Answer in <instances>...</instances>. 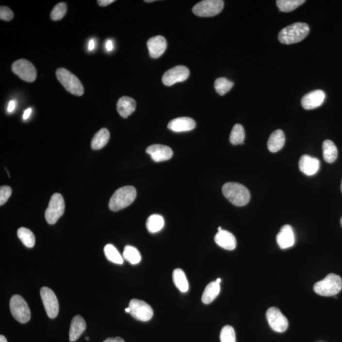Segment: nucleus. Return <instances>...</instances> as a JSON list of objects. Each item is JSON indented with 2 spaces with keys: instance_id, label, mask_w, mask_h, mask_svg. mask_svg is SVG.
Instances as JSON below:
<instances>
[{
  "instance_id": "2",
  "label": "nucleus",
  "mask_w": 342,
  "mask_h": 342,
  "mask_svg": "<svg viewBox=\"0 0 342 342\" xmlns=\"http://www.w3.org/2000/svg\"><path fill=\"white\" fill-rule=\"evenodd\" d=\"M308 25L303 22H296L283 28L278 34L279 41L285 45L300 42L309 33Z\"/></svg>"
},
{
  "instance_id": "29",
  "label": "nucleus",
  "mask_w": 342,
  "mask_h": 342,
  "mask_svg": "<svg viewBox=\"0 0 342 342\" xmlns=\"http://www.w3.org/2000/svg\"><path fill=\"white\" fill-rule=\"evenodd\" d=\"M122 257L124 260L132 265L138 264L142 260L140 252L134 246L127 245L124 247Z\"/></svg>"
},
{
  "instance_id": "13",
  "label": "nucleus",
  "mask_w": 342,
  "mask_h": 342,
  "mask_svg": "<svg viewBox=\"0 0 342 342\" xmlns=\"http://www.w3.org/2000/svg\"><path fill=\"white\" fill-rule=\"evenodd\" d=\"M190 76V70L185 66L178 65L168 70L163 76V82L165 86H172L177 82H183Z\"/></svg>"
},
{
  "instance_id": "51",
  "label": "nucleus",
  "mask_w": 342,
  "mask_h": 342,
  "mask_svg": "<svg viewBox=\"0 0 342 342\" xmlns=\"http://www.w3.org/2000/svg\"><path fill=\"white\" fill-rule=\"evenodd\" d=\"M341 190H342V183H341Z\"/></svg>"
},
{
  "instance_id": "45",
  "label": "nucleus",
  "mask_w": 342,
  "mask_h": 342,
  "mask_svg": "<svg viewBox=\"0 0 342 342\" xmlns=\"http://www.w3.org/2000/svg\"><path fill=\"white\" fill-rule=\"evenodd\" d=\"M0 342H7V339L3 335L0 336Z\"/></svg>"
},
{
  "instance_id": "1",
  "label": "nucleus",
  "mask_w": 342,
  "mask_h": 342,
  "mask_svg": "<svg viewBox=\"0 0 342 342\" xmlns=\"http://www.w3.org/2000/svg\"><path fill=\"white\" fill-rule=\"evenodd\" d=\"M222 191L225 197L236 206H244L249 202V191L243 184L238 182H227L224 184Z\"/></svg>"
},
{
  "instance_id": "47",
  "label": "nucleus",
  "mask_w": 342,
  "mask_h": 342,
  "mask_svg": "<svg viewBox=\"0 0 342 342\" xmlns=\"http://www.w3.org/2000/svg\"><path fill=\"white\" fill-rule=\"evenodd\" d=\"M216 282H217V283H220L221 282V278H217L216 279Z\"/></svg>"
},
{
  "instance_id": "12",
  "label": "nucleus",
  "mask_w": 342,
  "mask_h": 342,
  "mask_svg": "<svg viewBox=\"0 0 342 342\" xmlns=\"http://www.w3.org/2000/svg\"><path fill=\"white\" fill-rule=\"evenodd\" d=\"M266 318L269 326L277 332L283 333L289 327V321L278 308L272 307L266 312Z\"/></svg>"
},
{
  "instance_id": "21",
  "label": "nucleus",
  "mask_w": 342,
  "mask_h": 342,
  "mask_svg": "<svg viewBox=\"0 0 342 342\" xmlns=\"http://www.w3.org/2000/svg\"><path fill=\"white\" fill-rule=\"evenodd\" d=\"M136 101L128 97H122L119 98L117 103L118 113L122 117L126 119L135 111Z\"/></svg>"
},
{
  "instance_id": "8",
  "label": "nucleus",
  "mask_w": 342,
  "mask_h": 342,
  "mask_svg": "<svg viewBox=\"0 0 342 342\" xmlns=\"http://www.w3.org/2000/svg\"><path fill=\"white\" fill-rule=\"evenodd\" d=\"M223 7L224 1L222 0H204L195 5L192 10L195 15L208 17L221 13Z\"/></svg>"
},
{
  "instance_id": "49",
  "label": "nucleus",
  "mask_w": 342,
  "mask_h": 342,
  "mask_svg": "<svg viewBox=\"0 0 342 342\" xmlns=\"http://www.w3.org/2000/svg\"><path fill=\"white\" fill-rule=\"evenodd\" d=\"M86 341H89V340H90V338H89V337H86Z\"/></svg>"
},
{
  "instance_id": "25",
  "label": "nucleus",
  "mask_w": 342,
  "mask_h": 342,
  "mask_svg": "<svg viewBox=\"0 0 342 342\" xmlns=\"http://www.w3.org/2000/svg\"><path fill=\"white\" fill-rule=\"evenodd\" d=\"M110 139V132L106 128H102L99 130L91 141V146L93 150H100L103 148L109 142Z\"/></svg>"
},
{
  "instance_id": "30",
  "label": "nucleus",
  "mask_w": 342,
  "mask_h": 342,
  "mask_svg": "<svg viewBox=\"0 0 342 342\" xmlns=\"http://www.w3.org/2000/svg\"><path fill=\"white\" fill-rule=\"evenodd\" d=\"M104 253L107 259L114 264H122L124 262L123 257L119 251L112 244H108L104 247Z\"/></svg>"
},
{
  "instance_id": "50",
  "label": "nucleus",
  "mask_w": 342,
  "mask_h": 342,
  "mask_svg": "<svg viewBox=\"0 0 342 342\" xmlns=\"http://www.w3.org/2000/svg\"><path fill=\"white\" fill-rule=\"evenodd\" d=\"M341 226H342V218H341Z\"/></svg>"
},
{
  "instance_id": "41",
  "label": "nucleus",
  "mask_w": 342,
  "mask_h": 342,
  "mask_svg": "<svg viewBox=\"0 0 342 342\" xmlns=\"http://www.w3.org/2000/svg\"><path fill=\"white\" fill-rule=\"evenodd\" d=\"M16 101L15 100H11L9 101V103H8V108H7V111L9 113H12L15 110L16 107Z\"/></svg>"
},
{
  "instance_id": "44",
  "label": "nucleus",
  "mask_w": 342,
  "mask_h": 342,
  "mask_svg": "<svg viewBox=\"0 0 342 342\" xmlns=\"http://www.w3.org/2000/svg\"><path fill=\"white\" fill-rule=\"evenodd\" d=\"M95 41L94 40V39H90V41H89V44H88V49L90 51H92L93 49H95Z\"/></svg>"
},
{
  "instance_id": "10",
  "label": "nucleus",
  "mask_w": 342,
  "mask_h": 342,
  "mask_svg": "<svg viewBox=\"0 0 342 342\" xmlns=\"http://www.w3.org/2000/svg\"><path fill=\"white\" fill-rule=\"evenodd\" d=\"M130 314L137 320L147 322L150 321L153 316L152 307L143 300L132 299L129 304Z\"/></svg>"
},
{
  "instance_id": "16",
  "label": "nucleus",
  "mask_w": 342,
  "mask_h": 342,
  "mask_svg": "<svg viewBox=\"0 0 342 342\" xmlns=\"http://www.w3.org/2000/svg\"><path fill=\"white\" fill-rule=\"evenodd\" d=\"M147 47L149 54L153 59H158L165 52L167 48V41L164 37L157 36L148 39Z\"/></svg>"
},
{
  "instance_id": "38",
  "label": "nucleus",
  "mask_w": 342,
  "mask_h": 342,
  "mask_svg": "<svg viewBox=\"0 0 342 342\" xmlns=\"http://www.w3.org/2000/svg\"><path fill=\"white\" fill-rule=\"evenodd\" d=\"M14 16V12L7 7L1 6L0 8V18L1 20L5 21H10L13 19Z\"/></svg>"
},
{
  "instance_id": "20",
  "label": "nucleus",
  "mask_w": 342,
  "mask_h": 342,
  "mask_svg": "<svg viewBox=\"0 0 342 342\" xmlns=\"http://www.w3.org/2000/svg\"><path fill=\"white\" fill-rule=\"evenodd\" d=\"M215 243L221 248L228 250H233L236 246L235 236L227 230L218 231L214 237Z\"/></svg>"
},
{
  "instance_id": "42",
  "label": "nucleus",
  "mask_w": 342,
  "mask_h": 342,
  "mask_svg": "<svg viewBox=\"0 0 342 342\" xmlns=\"http://www.w3.org/2000/svg\"><path fill=\"white\" fill-rule=\"evenodd\" d=\"M103 342H125L121 337L109 338Z\"/></svg>"
},
{
  "instance_id": "26",
  "label": "nucleus",
  "mask_w": 342,
  "mask_h": 342,
  "mask_svg": "<svg viewBox=\"0 0 342 342\" xmlns=\"http://www.w3.org/2000/svg\"><path fill=\"white\" fill-rule=\"evenodd\" d=\"M323 158L327 163H333L338 157L337 147L332 141L325 140L323 144Z\"/></svg>"
},
{
  "instance_id": "39",
  "label": "nucleus",
  "mask_w": 342,
  "mask_h": 342,
  "mask_svg": "<svg viewBox=\"0 0 342 342\" xmlns=\"http://www.w3.org/2000/svg\"><path fill=\"white\" fill-rule=\"evenodd\" d=\"M105 49L107 51H112L114 49V43L111 39H107L105 44Z\"/></svg>"
},
{
  "instance_id": "23",
  "label": "nucleus",
  "mask_w": 342,
  "mask_h": 342,
  "mask_svg": "<svg viewBox=\"0 0 342 342\" xmlns=\"http://www.w3.org/2000/svg\"><path fill=\"white\" fill-rule=\"evenodd\" d=\"M285 143V134L283 130H275L267 141V148L271 152L276 153L283 148Z\"/></svg>"
},
{
  "instance_id": "34",
  "label": "nucleus",
  "mask_w": 342,
  "mask_h": 342,
  "mask_svg": "<svg viewBox=\"0 0 342 342\" xmlns=\"http://www.w3.org/2000/svg\"><path fill=\"white\" fill-rule=\"evenodd\" d=\"M233 82L231 81L228 80L225 78H219L215 80L214 82V88L215 91L219 95H225L228 92H229L233 86Z\"/></svg>"
},
{
  "instance_id": "17",
  "label": "nucleus",
  "mask_w": 342,
  "mask_h": 342,
  "mask_svg": "<svg viewBox=\"0 0 342 342\" xmlns=\"http://www.w3.org/2000/svg\"><path fill=\"white\" fill-rule=\"evenodd\" d=\"M298 167L300 171L308 176L314 175L320 167V162L316 157L304 155L300 157Z\"/></svg>"
},
{
  "instance_id": "35",
  "label": "nucleus",
  "mask_w": 342,
  "mask_h": 342,
  "mask_svg": "<svg viewBox=\"0 0 342 342\" xmlns=\"http://www.w3.org/2000/svg\"><path fill=\"white\" fill-rule=\"evenodd\" d=\"M67 6L66 3L64 2L58 3L53 8L52 11L50 14V17L51 20L57 21V20H61L64 16H65L66 12H67Z\"/></svg>"
},
{
  "instance_id": "46",
  "label": "nucleus",
  "mask_w": 342,
  "mask_h": 342,
  "mask_svg": "<svg viewBox=\"0 0 342 342\" xmlns=\"http://www.w3.org/2000/svg\"><path fill=\"white\" fill-rule=\"evenodd\" d=\"M125 311L128 313H130V310L129 307H128V308L125 309Z\"/></svg>"
},
{
  "instance_id": "48",
  "label": "nucleus",
  "mask_w": 342,
  "mask_h": 342,
  "mask_svg": "<svg viewBox=\"0 0 342 342\" xmlns=\"http://www.w3.org/2000/svg\"><path fill=\"white\" fill-rule=\"evenodd\" d=\"M222 229H222V228H221V227H219V228H218V231H221Z\"/></svg>"
},
{
  "instance_id": "4",
  "label": "nucleus",
  "mask_w": 342,
  "mask_h": 342,
  "mask_svg": "<svg viewBox=\"0 0 342 342\" xmlns=\"http://www.w3.org/2000/svg\"><path fill=\"white\" fill-rule=\"evenodd\" d=\"M342 289V279L340 276L331 273L323 280L317 282L314 286V291L319 295L334 296Z\"/></svg>"
},
{
  "instance_id": "3",
  "label": "nucleus",
  "mask_w": 342,
  "mask_h": 342,
  "mask_svg": "<svg viewBox=\"0 0 342 342\" xmlns=\"http://www.w3.org/2000/svg\"><path fill=\"white\" fill-rule=\"evenodd\" d=\"M136 190L132 186H124L115 191L109 201V208L111 211L122 210L129 206L136 197Z\"/></svg>"
},
{
  "instance_id": "7",
  "label": "nucleus",
  "mask_w": 342,
  "mask_h": 342,
  "mask_svg": "<svg viewBox=\"0 0 342 342\" xmlns=\"http://www.w3.org/2000/svg\"><path fill=\"white\" fill-rule=\"evenodd\" d=\"M10 309L12 316L18 322L24 324L30 321L31 316L30 309L21 296L14 295L12 296Z\"/></svg>"
},
{
  "instance_id": "5",
  "label": "nucleus",
  "mask_w": 342,
  "mask_h": 342,
  "mask_svg": "<svg viewBox=\"0 0 342 342\" xmlns=\"http://www.w3.org/2000/svg\"><path fill=\"white\" fill-rule=\"evenodd\" d=\"M56 76L62 86L72 95L80 97L84 94V87L81 82L68 70L64 68H58Z\"/></svg>"
},
{
  "instance_id": "19",
  "label": "nucleus",
  "mask_w": 342,
  "mask_h": 342,
  "mask_svg": "<svg viewBox=\"0 0 342 342\" xmlns=\"http://www.w3.org/2000/svg\"><path fill=\"white\" fill-rule=\"evenodd\" d=\"M196 127V122L190 117H179L172 120L168 124L167 128L174 132L190 131Z\"/></svg>"
},
{
  "instance_id": "37",
  "label": "nucleus",
  "mask_w": 342,
  "mask_h": 342,
  "mask_svg": "<svg viewBox=\"0 0 342 342\" xmlns=\"http://www.w3.org/2000/svg\"><path fill=\"white\" fill-rule=\"evenodd\" d=\"M12 189L10 186H2L0 188V205H3L7 202L12 195Z\"/></svg>"
},
{
  "instance_id": "28",
  "label": "nucleus",
  "mask_w": 342,
  "mask_h": 342,
  "mask_svg": "<svg viewBox=\"0 0 342 342\" xmlns=\"http://www.w3.org/2000/svg\"><path fill=\"white\" fill-rule=\"evenodd\" d=\"M164 219L159 214L151 215L147 219L146 226L147 229L151 233H157L164 227Z\"/></svg>"
},
{
  "instance_id": "32",
  "label": "nucleus",
  "mask_w": 342,
  "mask_h": 342,
  "mask_svg": "<svg viewBox=\"0 0 342 342\" xmlns=\"http://www.w3.org/2000/svg\"><path fill=\"white\" fill-rule=\"evenodd\" d=\"M244 137L245 134L243 126L241 124H235L230 134L229 141L231 144L234 145L244 144Z\"/></svg>"
},
{
  "instance_id": "11",
  "label": "nucleus",
  "mask_w": 342,
  "mask_h": 342,
  "mask_svg": "<svg viewBox=\"0 0 342 342\" xmlns=\"http://www.w3.org/2000/svg\"><path fill=\"white\" fill-rule=\"evenodd\" d=\"M40 295L48 316L51 319L55 318L59 312V304L57 296L52 290L48 287L41 288Z\"/></svg>"
},
{
  "instance_id": "27",
  "label": "nucleus",
  "mask_w": 342,
  "mask_h": 342,
  "mask_svg": "<svg viewBox=\"0 0 342 342\" xmlns=\"http://www.w3.org/2000/svg\"><path fill=\"white\" fill-rule=\"evenodd\" d=\"M173 279L174 283L178 289L182 293H186L189 289V284L185 274L181 269H176L173 271Z\"/></svg>"
},
{
  "instance_id": "14",
  "label": "nucleus",
  "mask_w": 342,
  "mask_h": 342,
  "mask_svg": "<svg viewBox=\"0 0 342 342\" xmlns=\"http://www.w3.org/2000/svg\"><path fill=\"white\" fill-rule=\"evenodd\" d=\"M326 95L322 90H314L308 93L302 98V107L306 110H312L320 107L324 102Z\"/></svg>"
},
{
  "instance_id": "33",
  "label": "nucleus",
  "mask_w": 342,
  "mask_h": 342,
  "mask_svg": "<svg viewBox=\"0 0 342 342\" xmlns=\"http://www.w3.org/2000/svg\"><path fill=\"white\" fill-rule=\"evenodd\" d=\"M306 2L304 0H277V5L279 11L290 12L295 10Z\"/></svg>"
},
{
  "instance_id": "18",
  "label": "nucleus",
  "mask_w": 342,
  "mask_h": 342,
  "mask_svg": "<svg viewBox=\"0 0 342 342\" xmlns=\"http://www.w3.org/2000/svg\"><path fill=\"white\" fill-rule=\"evenodd\" d=\"M277 244L281 249L291 247L295 244V235L291 226L284 225L277 236Z\"/></svg>"
},
{
  "instance_id": "31",
  "label": "nucleus",
  "mask_w": 342,
  "mask_h": 342,
  "mask_svg": "<svg viewBox=\"0 0 342 342\" xmlns=\"http://www.w3.org/2000/svg\"><path fill=\"white\" fill-rule=\"evenodd\" d=\"M17 236L27 247L33 248L34 246L35 236L30 229L26 228H20L18 229Z\"/></svg>"
},
{
  "instance_id": "15",
  "label": "nucleus",
  "mask_w": 342,
  "mask_h": 342,
  "mask_svg": "<svg viewBox=\"0 0 342 342\" xmlns=\"http://www.w3.org/2000/svg\"><path fill=\"white\" fill-rule=\"evenodd\" d=\"M146 152L150 155L153 161L160 163L168 161L173 157V152L171 148L163 145H153L147 148Z\"/></svg>"
},
{
  "instance_id": "6",
  "label": "nucleus",
  "mask_w": 342,
  "mask_h": 342,
  "mask_svg": "<svg viewBox=\"0 0 342 342\" xmlns=\"http://www.w3.org/2000/svg\"><path fill=\"white\" fill-rule=\"evenodd\" d=\"M65 202L61 194H55L51 196L49 206L45 211V219L49 225H54L64 214Z\"/></svg>"
},
{
  "instance_id": "36",
  "label": "nucleus",
  "mask_w": 342,
  "mask_h": 342,
  "mask_svg": "<svg viewBox=\"0 0 342 342\" xmlns=\"http://www.w3.org/2000/svg\"><path fill=\"white\" fill-rule=\"evenodd\" d=\"M221 342H236L235 329L231 326H225L221 329L220 334Z\"/></svg>"
},
{
  "instance_id": "40",
  "label": "nucleus",
  "mask_w": 342,
  "mask_h": 342,
  "mask_svg": "<svg viewBox=\"0 0 342 342\" xmlns=\"http://www.w3.org/2000/svg\"><path fill=\"white\" fill-rule=\"evenodd\" d=\"M114 1H115L114 0H99L97 3L100 7H107V6L114 3Z\"/></svg>"
},
{
  "instance_id": "24",
  "label": "nucleus",
  "mask_w": 342,
  "mask_h": 342,
  "mask_svg": "<svg viewBox=\"0 0 342 342\" xmlns=\"http://www.w3.org/2000/svg\"><path fill=\"white\" fill-rule=\"evenodd\" d=\"M221 291L220 283H217L216 281L211 282L205 287L202 296L203 303L205 304H211L218 296Z\"/></svg>"
},
{
  "instance_id": "9",
  "label": "nucleus",
  "mask_w": 342,
  "mask_h": 342,
  "mask_svg": "<svg viewBox=\"0 0 342 342\" xmlns=\"http://www.w3.org/2000/svg\"><path fill=\"white\" fill-rule=\"evenodd\" d=\"M12 70L26 82H34L37 78L36 68L31 62L26 59H20L14 62L12 65Z\"/></svg>"
},
{
  "instance_id": "43",
  "label": "nucleus",
  "mask_w": 342,
  "mask_h": 342,
  "mask_svg": "<svg viewBox=\"0 0 342 342\" xmlns=\"http://www.w3.org/2000/svg\"><path fill=\"white\" fill-rule=\"evenodd\" d=\"M32 113V109L31 108L27 109L26 111H24V115H23V119L24 120H27L29 117H30L31 114Z\"/></svg>"
},
{
  "instance_id": "22",
  "label": "nucleus",
  "mask_w": 342,
  "mask_h": 342,
  "mask_svg": "<svg viewBox=\"0 0 342 342\" xmlns=\"http://www.w3.org/2000/svg\"><path fill=\"white\" fill-rule=\"evenodd\" d=\"M86 327V323L82 317L76 316L72 319L69 331L70 342H75L81 337Z\"/></svg>"
}]
</instances>
